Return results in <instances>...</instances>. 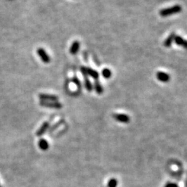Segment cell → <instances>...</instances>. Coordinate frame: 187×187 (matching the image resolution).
I'll list each match as a JSON object with an SVG mask.
<instances>
[{
	"label": "cell",
	"instance_id": "cell-1",
	"mask_svg": "<svg viewBox=\"0 0 187 187\" xmlns=\"http://www.w3.org/2000/svg\"><path fill=\"white\" fill-rule=\"evenodd\" d=\"M182 11V8L180 5H175L171 7L166 8V9H162L159 11V15L162 17H168V16L175 15V14L180 13Z\"/></svg>",
	"mask_w": 187,
	"mask_h": 187
},
{
	"label": "cell",
	"instance_id": "cell-2",
	"mask_svg": "<svg viewBox=\"0 0 187 187\" xmlns=\"http://www.w3.org/2000/svg\"><path fill=\"white\" fill-rule=\"evenodd\" d=\"M81 72L83 74H86L87 76H89L95 80H98V78H99V73H98V71H96L94 69L90 68V67H82L81 69Z\"/></svg>",
	"mask_w": 187,
	"mask_h": 187
},
{
	"label": "cell",
	"instance_id": "cell-3",
	"mask_svg": "<svg viewBox=\"0 0 187 187\" xmlns=\"http://www.w3.org/2000/svg\"><path fill=\"white\" fill-rule=\"evenodd\" d=\"M40 106L44 108H48L51 109H61L63 108V105L57 101H42L40 102Z\"/></svg>",
	"mask_w": 187,
	"mask_h": 187
},
{
	"label": "cell",
	"instance_id": "cell-4",
	"mask_svg": "<svg viewBox=\"0 0 187 187\" xmlns=\"http://www.w3.org/2000/svg\"><path fill=\"white\" fill-rule=\"evenodd\" d=\"M37 53H38L39 57H40L41 60H42L43 63H45V64H48V63H50V56H49L48 53H47V51H45L44 49L39 48L38 50H37Z\"/></svg>",
	"mask_w": 187,
	"mask_h": 187
},
{
	"label": "cell",
	"instance_id": "cell-5",
	"mask_svg": "<svg viewBox=\"0 0 187 187\" xmlns=\"http://www.w3.org/2000/svg\"><path fill=\"white\" fill-rule=\"evenodd\" d=\"M113 118L115 120L119 121V122L127 123H129L130 121V118L128 115L125 114H119V113H116V114H113Z\"/></svg>",
	"mask_w": 187,
	"mask_h": 187
},
{
	"label": "cell",
	"instance_id": "cell-6",
	"mask_svg": "<svg viewBox=\"0 0 187 187\" xmlns=\"http://www.w3.org/2000/svg\"><path fill=\"white\" fill-rule=\"evenodd\" d=\"M39 98L42 101H57L58 100V97L56 95L48 94H40Z\"/></svg>",
	"mask_w": 187,
	"mask_h": 187
},
{
	"label": "cell",
	"instance_id": "cell-7",
	"mask_svg": "<svg viewBox=\"0 0 187 187\" xmlns=\"http://www.w3.org/2000/svg\"><path fill=\"white\" fill-rule=\"evenodd\" d=\"M156 77L158 81H161L162 83H167L170 79V75L164 71H157L156 73Z\"/></svg>",
	"mask_w": 187,
	"mask_h": 187
},
{
	"label": "cell",
	"instance_id": "cell-8",
	"mask_svg": "<svg viewBox=\"0 0 187 187\" xmlns=\"http://www.w3.org/2000/svg\"><path fill=\"white\" fill-rule=\"evenodd\" d=\"M174 42H175L176 44L179 45V46L183 47L185 49H187V40H185L184 38H183L182 37L180 36H175L174 39Z\"/></svg>",
	"mask_w": 187,
	"mask_h": 187
},
{
	"label": "cell",
	"instance_id": "cell-9",
	"mask_svg": "<svg viewBox=\"0 0 187 187\" xmlns=\"http://www.w3.org/2000/svg\"><path fill=\"white\" fill-rule=\"evenodd\" d=\"M175 36H176V34L175 33H170L169 36H168V38L164 40V46L165 47H167V48H169V47H171L172 42H174V39Z\"/></svg>",
	"mask_w": 187,
	"mask_h": 187
},
{
	"label": "cell",
	"instance_id": "cell-10",
	"mask_svg": "<svg viewBox=\"0 0 187 187\" xmlns=\"http://www.w3.org/2000/svg\"><path fill=\"white\" fill-rule=\"evenodd\" d=\"M80 49V42L79 41L76 40L72 43L71 46L70 47V49H69V52L71 55H76V53L79 52Z\"/></svg>",
	"mask_w": 187,
	"mask_h": 187
},
{
	"label": "cell",
	"instance_id": "cell-11",
	"mask_svg": "<svg viewBox=\"0 0 187 187\" xmlns=\"http://www.w3.org/2000/svg\"><path fill=\"white\" fill-rule=\"evenodd\" d=\"M49 127V122H44L42 125V126L40 127V129H39V130L37 131V132H36L37 136L41 137L42 135H44V133L46 132V131L48 130Z\"/></svg>",
	"mask_w": 187,
	"mask_h": 187
},
{
	"label": "cell",
	"instance_id": "cell-12",
	"mask_svg": "<svg viewBox=\"0 0 187 187\" xmlns=\"http://www.w3.org/2000/svg\"><path fill=\"white\" fill-rule=\"evenodd\" d=\"M83 78H84V83H85V87L86 88V89L87 90L88 92H92V89H93V85L91 82H90L89 78L86 74H83Z\"/></svg>",
	"mask_w": 187,
	"mask_h": 187
},
{
	"label": "cell",
	"instance_id": "cell-13",
	"mask_svg": "<svg viewBox=\"0 0 187 187\" xmlns=\"http://www.w3.org/2000/svg\"><path fill=\"white\" fill-rule=\"evenodd\" d=\"M38 146L42 151H47L49 148V144L48 141L45 140L44 139H41L38 142Z\"/></svg>",
	"mask_w": 187,
	"mask_h": 187
},
{
	"label": "cell",
	"instance_id": "cell-14",
	"mask_svg": "<svg viewBox=\"0 0 187 187\" xmlns=\"http://www.w3.org/2000/svg\"><path fill=\"white\" fill-rule=\"evenodd\" d=\"M94 88L95 89L96 92L98 94H101L103 92V87H102L101 84L100 83V82L98 81V80H96L94 81Z\"/></svg>",
	"mask_w": 187,
	"mask_h": 187
},
{
	"label": "cell",
	"instance_id": "cell-15",
	"mask_svg": "<svg viewBox=\"0 0 187 187\" xmlns=\"http://www.w3.org/2000/svg\"><path fill=\"white\" fill-rule=\"evenodd\" d=\"M101 73L102 76L105 78V79H109L111 76H112V71H111L110 69H109L108 68L103 69Z\"/></svg>",
	"mask_w": 187,
	"mask_h": 187
},
{
	"label": "cell",
	"instance_id": "cell-16",
	"mask_svg": "<svg viewBox=\"0 0 187 187\" xmlns=\"http://www.w3.org/2000/svg\"><path fill=\"white\" fill-rule=\"evenodd\" d=\"M118 185V181L116 178H111L108 182V187H116Z\"/></svg>",
	"mask_w": 187,
	"mask_h": 187
},
{
	"label": "cell",
	"instance_id": "cell-17",
	"mask_svg": "<svg viewBox=\"0 0 187 187\" xmlns=\"http://www.w3.org/2000/svg\"><path fill=\"white\" fill-rule=\"evenodd\" d=\"M72 82H73V83L75 84L78 87H79V88H81V81H80V80H79V79H78L77 77L73 78Z\"/></svg>",
	"mask_w": 187,
	"mask_h": 187
},
{
	"label": "cell",
	"instance_id": "cell-18",
	"mask_svg": "<svg viewBox=\"0 0 187 187\" xmlns=\"http://www.w3.org/2000/svg\"><path fill=\"white\" fill-rule=\"evenodd\" d=\"M164 187H179L178 185L176 184V183L174 182H167L165 184Z\"/></svg>",
	"mask_w": 187,
	"mask_h": 187
},
{
	"label": "cell",
	"instance_id": "cell-19",
	"mask_svg": "<svg viewBox=\"0 0 187 187\" xmlns=\"http://www.w3.org/2000/svg\"><path fill=\"white\" fill-rule=\"evenodd\" d=\"M0 187H1V186H0Z\"/></svg>",
	"mask_w": 187,
	"mask_h": 187
}]
</instances>
